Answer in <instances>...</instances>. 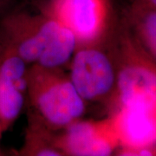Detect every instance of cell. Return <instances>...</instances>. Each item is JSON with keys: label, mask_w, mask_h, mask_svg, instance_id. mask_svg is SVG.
<instances>
[{"label": "cell", "mask_w": 156, "mask_h": 156, "mask_svg": "<svg viewBox=\"0 0 156 156\" xmlns=\"http://www.w3.org/2000/svg\"><path fill=\"white\" fill-rule=\"evenodd\" d=\"M122 35L115 87L120 108H155L156 62L129 29Z\"/></svg>", "instance_id": "1"}, {"label": "cell", "mask_w": 156, "mask_h": 156, "mask_svg": "<svg viewBox=\"0 0 156 156\" xmlns=\"http://www.w3.org/2000/svg\"><path fill=\"white\" fill-rule=\"evenodd\" d=\"M117 70L105 53L94 48L77 50L69 80L84 101L102 98L116 87Z\"/></svg>", "instance_id": "2"}, {"label": "cell", "mask_w": 156, "mask_h": 156, "mask_svg": "<svg viewBox=\"0 0 156 156\" xmlns=\"http://www.w3.org/2000/svg\"><path fill=\"white\" fill-rule=\"evenodd\" d=\"M53 17L70 29L78 43L101 35L108 13V0H52Z\"/></svg>", "instance_id": "3"}, {"label": "cell", "mask_w": 156, "mask_h": 156, "mask_svg": "<svg viewBox=\"0 0 156 156\" xmlns=\"http://www.w3.org/2000/svg\"><path fill=\"white\" fill-rule=\"evenodd\" d=\"M36 103L42 116L59 128L77 122L85 111V101L69 79H56L46 84L37 93Z\"/></svg>", "instance_id": "4"}, {"label": "cell", "mask_w": 156, "mask_h": 156, "mask_svg": "<svg viewBox=\"0 0 156 156\" xmlns=\"http://www.w3.org/2000/svg\"><path fill=\"white\" fill-rule=\"evenodd\" d=\"M111 122L122 152L156 146L155 108H120Z\"/></svg>", "instance_id": "5"}, {"label": "cell", "mask_w": 156, "mask_h": 156, "mask_svg": "<svg viewBox=\"0 0 156 156\" xmlns=\"http://www.w3.org/2000/svg\"><path fill=\"white\" fill-rule=\"evenodd\" d=\"M119 144L112 122L98 125L75 122L69 125L62 138V148L71 155H110Z\"/></svg>", "instance_id": "6"}, {"label": "cell", "mask_w": 156, "mask_h": 156, "mask_svg": "<svg viewBox=\"0 0 156 156\" xmlns=\"http://www.w3.org/2000/svg\"><path fill=\"white\" fill-rule=\"evenodd\" d=\"M26 62L18 55L8 56L0 64V120L9 123L21 113L27 89Z\"/></svg>", "instance_id": "7"}, {"label": "cell", "mask_w": 156, "mask_h": 156, "mask_svg": "<svg viewBox=\"0 0 156 156\" xmlns=\"http://www.w3.org/2000/svg\"><path fill=\"white\" fill-rule=\"evenodd\" d=\"M77 44L72 30L59 21L37 62L44 69L60 67L72 57Z\"/></svg>", "instance_id": "8"}, {"label": "cell", "mask_w": 156, "mask_h": 156, "mask_svg": "<svg viewBox=\"0 0 156 156\" xmlns=\"http://www.w3.org/2000/svg\"><path fill=\"white\" fill-rule=\"evenodd\" d=\"M129 30L156 62V10L131 4L127 13Z\"/></svg>", "instance_id": "9"}, {"label": "cell", "mask_w": 156, "mask_h": 156, "mask_svg": "<svg viewBox=\"0 0 156 156\" xmlns=\"http://www.w3.org/2000/svg\"><path fill=\"white\" fill-rule=\"evenodd\" d=\"M58 23L59 21L54 17L44 23L32 36L23 40L19 44L17 55L26 62H37L45 50L50 36Z\"/></svg>", "instance_id": "10"}, {"label": "cell", "mask_w": 156, "mask_h": 156, "mask_svg": "<svg viewBox=\"0 0 156 156\" xmlns=\"http://www.w3.org/2000/svg\"><path fill=\"white\" fill-rule=\"evenodd\" d=\"M131 4L156 10V0H130Z\"/></svg>", "instance_id": "11"}, {"label": "cell", "mask_w": 156, "mask_h": 156, "mask_svg": "<svg viewBox=\"0 0 156 156\" xmlns=\"http://www.w3.org/2000/svg\"><path fill=\"white\" fill-rule=\"evenodd\" d=\"M39 156H57L61 155L60 152L55 150L53 148H44L42 150H40L37 152V154Z\"/></svg>", "instance_id": "12"}, {"label": "cell", "mask_w": 156, "mask_h": 156, "mask_svg": "<svg viewBox=\"0 0 156 156\" xmlns=\"http://www.w3.org/2000/svg\"><path fill=\"white\" fill-rule=\"evenodd\" d=\"M155 113H156V107H155Z\"/></svg>", "instance_id": "13"}]
</instances>
